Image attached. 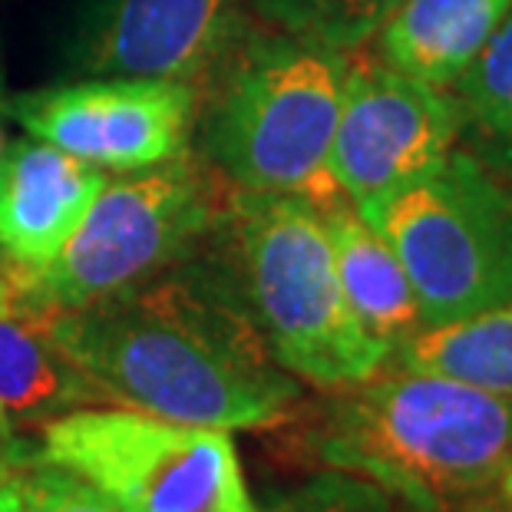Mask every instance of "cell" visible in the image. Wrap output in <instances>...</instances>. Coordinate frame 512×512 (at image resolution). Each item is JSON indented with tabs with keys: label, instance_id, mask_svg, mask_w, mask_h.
<instances>
[{
	"label": "cell",
	"instance_id": "25",
	"mask_svg": "<svg viewBox=\"0 0 512 512\" xmlns=\"http://www.w3.org/2000/svg\"><path fill=\"white\" fill-rule=\"evenodd\" d=\"M7 473H10V463L4 460V453H0V479H4Z\"/></svg>",
	"mask_w": 512,
	"mask_h": 512
},
{
	"label": "cell",
	"instance_id": "8",
	"mask_svg": "<svg viewBox=\"0 0 512 512\" xmlns=\"http://www.w3.org/2000/svg\"><path fill=\"white\" fill-rule=\"evenodd\" d=\"M10 126L103 172H143L192 152L199 86L146 76L80 80L10 93Z\"/></svg>",
	"mask_w": 512,
	"mask_h": 512
},
{
	"label": "cell",
	"instance_id": "21",
	"mask_svg": "<svg viewBox=\"0 0 512 512\" xmlns=\"http://www.w3.org/2000/svg\"><path fill=\"white\" fill-rule=\"evenodd\" d=\"M0 512H27L24 503H20V493H17V483L10 479V473L0 479Z\"/></svg>",
	"mask_w": 512,
	"mask_h": 512
},
{
	"label": "cell",
	"instance_id": "14",
	"mask_svg": "<svg viewBox=\"0 0 512 512\" xmlns=\"http://www.w3.org/2000/svg\"><path fill=\"white\" fill-rule=\"evenodd\" d=\"M512 0H403L374 37V57L403 76L450 90Z\"/></svg>",
	"mask_w": 512,
	"mask_h": 512
},
{
	"label": "cell",
	"instance_id": "12",
	"mask_svg": "<svg viewBox=\"0 0 512 512\" xmlns=\"http://www.w3.org/2000/svg\"><path fill=\"white\" fill-rule=\"evenodd\" d=\"M90 403L110 400L53 341L47 321L17 304L0 311V453L10 470L43 423Z\"/></svg>",
	"mask_w": 512,
	"mask_h": 512
},
{
	"label": "cell",
	"instance_id": "18",
	"mask_svg": "<svg viewBox=\"0 0 512 512\" xmlns=\"http://www.w3.org/2000/svg\"><path fill=\"white\" fill-rule=\"evenodd\" d=\"M258 512H400V503L357 473L321 470Z\"/></svg>",
	"mask_w": 512,
	"mask_h": 512
},
{
	"label": "cell",
	"instance_id": "15",
	"mask_svg": "<svg viewBox=\"0 0 512 512\" xmlns=\"http://www.w3.org/2000/svg\"><path fill=\"white\" fill-rule=\"evenodd\" d=\"M390 364L512 397V304L423 328L390 357Z\"/></svg>",
	"mask_w": 512,
	"mask_h": 512
},
{
	"label": "cell",
	"instance_id": "2",
	"mask_svg": "<svg viewBox=\"0 0 512 512\" xmlns=\"http://www.w3.org/2000/svg\"><path fill=\"white\" fill-rule=\"evenodd\" d=\"M304 460L357 473L407 512H460L512 470V397L460 380L380 370L328 390L301 430Z\"/></svg>",
	"mask_w": 512,
	"mask_h": 512
},
{
	"label": "cell",
	"instance_id": "24",
	"mask_svg": "<svg viewBox=\"0 0 512 512\" xmlns=\"http://www.w3.org/2000/svg\"><path fill=\"white\" fill-rule=\"evenodd\" d=\"M496 493H499V496H506L509 503H512V470H509V473L503 476V483H499V489H496Z\"/></svg>",
	"mask_w": 512,
	"mask_h": 512
},
{
	"label": "cell",
	"instance_id": "16",
	"mask_svg": "<svg viewBox=\"0 0 512 512\" xmlns=\"http://www.w3.org/2000/svg\"><path fill=\"white\" fill-rule=\"evenodd\" d=\"M450 93L473 156L496 172H512V7Z\"/></svg>",
	"mask_w": 512,
	"mask_h": 512
},
{
	"label": "cell",
	"instance_id": "22",
	"mask_svg": "<svg viewBox=\"0 0 512 512\" xmlns=\"http://www.w3.org/2000/svg\"><path fill=\"white\" fill-rule=\"evenodd\" d=\"M460 512H512V503H509L506 496L493 493V496L476 499V503H470V506H463Z\"/></svg>",
	"mask_w": 512,
	"mask_h": 512
},
{
	"label": "cell",
	"instance_id": "23",
	"mask_svg": "<svg viewBox=\"0 0 512 512\" xmlns=\"http://www.w3.org/2000/svg\"><path fill=\"white\" fill-rule=\"evenodd\" d=\"M7 308H14V291H10L7 281L0 278V311H7Z\"/></svg>",
	"mask_w": 512,
	"mask_h": 512
},
{
	"label": "cell",
	"instance_id": "10",
	"mask_svg": "<svg viewBox=\"0 0 512 512\" xmlns=\"http://www.w3.org/2000/svg\"><path fill=\"white\" fill-rule=\"evenodd\" d=\"M255 0H83L63 60L80 76H146L202 86L252 27Z\"/></svg>",
	"mask_w": 512,
	"mask_h": 512
},
{
	"label": "cell",
	"instance_id": "11",
	"mask_svg": "<svg viewBox=\"0 0 512 512\" xmlns=\"http://www.w3.org/2000/svg\"><path fill=\"white\" fill-rule=\"evenodd\" d=\"M106 172L34 136L7 139L0 159V275H34L57 258L93 199Z\"/></svg>",
	"mask_w": 512,
	"mask_h": 512
},
{
	"label": "cell",
	"instance_id": "4",
	"mask_svg": "<svg viewBox=\"0 0 512 512\" xmlns=\"http://www.w3.org/2000/svg\"><path fill=\"white\" fill-rule=\"evenodd\" d=\"M215 238L245 311L294 380L328 394L390 367L344 298L324 215L308 199L232 189Z\"/></svg>",
	"mask_w": 512,
	"mask_h": 512
},
{
	"label": "cell",
	"instance_id": "13",
	"mask_svg": "<svg viewBox=\"0 0 512 512\" xmlns=\"http://www.w3.org/2000/svg\"><path fill=\"white\" fill-rule=\"evenodd\" d=\"M331 238L337 281L357 324L394 357L423 324L417 294L387 238L370 225L351 202L321 209Z\"/></svg>",
	"mask_w": 512,
	"mask_h": 512
},
{
	"label": "cell",
	"instance_id": "3",
	"mask_svg": "<svg viewBox=\"0 0 512 512\" xmlns=\"http://www.w3.org/2000/svg\"><path fill=\"white\" fill-rule=\"evenodd\" d=\"M347 53L258 24L199 86L192 156L242 192L347 202L331 179Z\"/></svg>",
	"mask_w": 512,
	"mask_h": 512
},
{
	"label": "cell",
	"instance_id": "20",
	"mask_svg": "<svg viewBox=\"0 0 512 512\" xmlns=\"http://www.w3.org/2000/svg\"><path fill=\"white\" fill-rule=\"evenodd\" d=\"M7 73H4V40H0V159H4V149H7V126H10V116H7ZM4 278V275H0Z\"/></svg>",
	"mask_w": 512,
	"mask_h": 512
},
{
	"label": "cell",
	"instance_id": "19",
	"mask_svg": "<svg viewBox=\"0 0 512 512\" xmlns=\"http://www.w3.org/2000/svg\"><path fill=\"white\" fill-rule=\"evenodd\" d=\"M27 512H126L110 496L50 463H24L10 470Z\"/></svg>",
	"mask_w": 512,
	"mask_h": 512
},
{
	"label": "cell",
	"instance_id": "5",
	"mask_svg": "<svg viewBox=\"0 0 512 512\" xmlns=\"http://www.w3.org/2000/svg\"><path fill=\"white\" fill-rule=\"evenodd\" d=\"M222 209L219 179L192 152L143 172H116L47 268L7 278L14 304L50 318L133 288L195 252Z\"/></svg>",
	"mask_w": 512,
	"mask_h": 512
},
{
	"label": "cell",
	"instance_id": "17",
	"mask_svg": "<svg viewBox=\"0 0 512 512\" xmlns=\"http://www.w3.org/2000/svg\"><path fill=\"white\" fill-rule=\"evenodd\" d=\"M403 0H255L261 24L318 40L324 47L364 50Z\"/></svg>",
	"mask_w": 512,
	"mask_h": 512
},
{
	"label": "cell",
	"instance_id": "9",
	"mask_svg": "<svg viewBox=\"0 0 512 512\" xmlns=\"http://www.w3.org/2000/svg\"><path fill=\"white\" fill-rule=\"evenodd\" d=\"M460 133L463 116L450 90L403 76L374 53H347L328 166L357 212L440 166Z\"/></svg>",
	"mask_w": 512,
	"mask_h": 512
},
{
	"label": "cell",
	"instance_id": "1",
	"mask_svg": "<svg viewBox=\"0 0 512 512\" xmlns=\"http://www.w3.org/2000/svg\"><path fill=\"white\" fill-rule=\"evenodd\" d=\"M47 328L110 403L219 430L288 420L301 400L245 311L228 261L209 238L176 265Z\"/></svg>",
	"mask_w": 512,
	"mask_h": 512
},
{
	"label": "cell",
	"instance_id": "6",
	"mask_svg": "<svg viewBox=\"0 0 512 512\" xmlns=\"http://www.w3.org/2000/svg\"><path fill=\"white\" fill-rule=\"evenodd\" d=\"M361 215L400 258L427 328L512 304V189L470 149Z\"/></svg>",
	"mask_w": 512,
	"mask_h": 512
},
{
	"label": "cell",
	"instance_id": "7",
	"mask_svg": "<svg viewBox=\"0 0 512 512\" xmlns=\"http://www.w3.org/2000/svg\"><path fill=\"white\" fill-rule=\"evenodd\" d=\"M24 463L60 466L126 512H258L228 430L123 403H90L47 420Z\"/></svg>",
	"mask_w": 512,
	"mask_h": 512
}]
</instances>
